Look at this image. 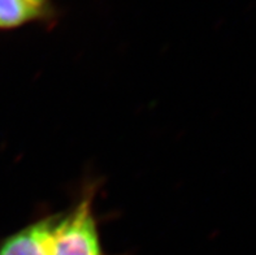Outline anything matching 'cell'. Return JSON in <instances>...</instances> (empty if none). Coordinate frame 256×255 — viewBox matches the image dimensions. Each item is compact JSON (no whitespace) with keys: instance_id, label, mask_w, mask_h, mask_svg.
Listing matches in <instances>:
<instances>
[{"instance_id":"obj_3","label":"cell","mask_w":256,"mask_h":255,"mask_svg":"<svg viewBox=\"0 0 256 255\" xmlns=\"http://www.w3.org/2000/svg\"><path fill=\"white\" fill-rule=\"evenodd\" d=\"M58 17L54 0H0V30L30 24L52 25Z\"/></svg>"},{"instance_id":"obj_1","label":"cell","mask_w":256,"mask_h":255,"mask_svg":"<svg viewBox=\"0 0 256 255\" xmlns=\"http://www.w3.org/2000/svg\"><path fill=\"white\" fill-rule=\"evenodd\" d=\"M96 185H86L74 204L62 211L55 241V255H110L104 249L94 200Z\"/></svg>"},{"instance_id":"obj_2","label":"cell","mask_w":256,"mask_h":255,"mask_svg":"<svg viewBox=\"0 0 256 255\" xmlns=\"http://www.w3.org/2000/svg\"><path fill=\"white\" fill-rule=\"evenodd\" d=\"M62 212L43 215L6 237L0 242V255H55Z\"/></svg>"}]
</instances>
